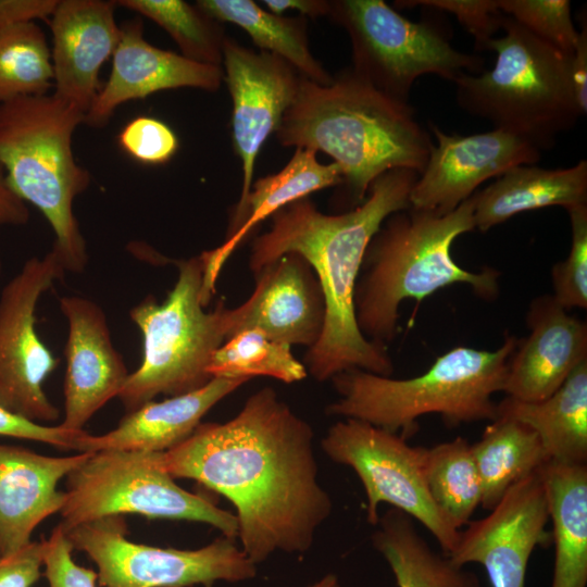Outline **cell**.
I'll use <instances>...</instances> for the list:
<instances>
[{
  "mask_svg": "<svg viewBox=\"0 0 587 587\" xmlns=\"http://www.w3.org/2000/svg\"><path fill=\"white\" fill-rule=\"evenodd\" d=\"M173 478L193 479L236 509L241 550L255 565L275 551L304 553L333 502L319 482L311 425L264 387L224 423L199 424L160 452Z\"/></svg>",
  "mask_w": 587,
  "mask_h": 587,
  "instance_id": "1",
  "label": "cell"
},
{
  "mask_svg": "<svg viewBox=\"0 0 587 587\" xmlns=\"http://www.w3.org/2000/svg\"><path fill=\"white\" fill-rule=\"evenodd\" d=\"M417 177L408 168L388 171L372 183L361 204L340 214L319 211L309 198L297 200L273 214L270 230L252 242L253 274L290 252L300 254L315 273L325 321L304 366L319 382L354 369L386 377L394 371L386 347L369 340L358 326L354 289L370 241L390 214L410 207Z\"/></svg>",
  "mask_w": 587,
  "mask_h": 587,
  "instance_id": "2",
  "label": "cell"
},
{
  "mask_svg": "<svg viewBox=\"0 0 587 587\" xmlns=\"http://www.w3.org/2000/svg\"><path fill=\"white\" fill-rule=\"evenodd\" d=\"M503 14L566 57L575 50L578 34L569 0H498Z\"/></svg>",
  "mask_w": 587,
  "mask_h": 587,
  "instance_id": "35",
  "label": "cell"
},
{
  "mask_svg": "<svg viewBox=\"0 0 587 587\" xmlns=\"http://www.w3.org/2000/svg\"><path fill=\"white\" fill-rule=\"evenodd\" d=\"M196 4L222 24L240 27L260 51L282 58L302 77L320 85L332 83L333 75L311 52L307 17L277 15L252 0H198Z\"/></svg>",
  "mask_w": 587,
  "mask_h": 587,
  "instance_id": "29",
  "label": "cell"
},
{
  "mask_svg": "<svg viewBox=\"0 0 587 587\" xmlns=\"http://www.w3.org/2000/svg\"><path fill=\"white\" fill-rule=\"evenodd\" d=\"M261 3L274 14L284 15L287 11H297L299 16L307 18L327 17L330 10V1L327 0H263Z\"/></svg>",
  "mask_w": 587,
  "mask_h": 587,
  "instance_id": "45",
  "label": "cell"
},
{
  "mask_svg": "<svg viewBox=\"0 0 587 587\" xmlns=\"http://www.w3.org/2000/svg\"><path fill=\"white\" fill-rule=\"evenodd\" d=\"M376 525L373 547L388 563L398 587H482L475 573L435 552L402 511L391 508Z\"/></svg>",
  "mask_w": 587,
  "mask_h": 587,
  "instance_id": "28",
  "label": "cell"
},
{
  "mask_svg": "<svg viewBox=\"0 0 587 587\" xmlns=\"http://www.w3.org/2000/svg\"><path fill=\"white\" fill-rule=\"evenodd\" d=\"M482 484V503L491 510L505 491L549 462L542 445L525 424L498 416L471 445Z\"/></svg>",
  "mask_w": 587,
  "mask_h": 587,
  "instance_id": "30",
  "label": "cell"
},
{
  "mask_svg": "<svg viewBox=\"0 0 587 587\" xmlns=\"http://www.w3.org/2000/svg\"><path fill=\"white\" fill-rule=\"evenodd\" d=\"M27 203L10 187L5 173L0 165V227L21 226L29 221ZM2 263L0 259V274Z\"/></svg>",
  "mask_w": 587,
  "mask_h": 587,
  "instance_id": "44",
  "label": "cell"
},
{
  "mask_svg": "<svg viewBox=\"0 0 587 587\" xmlns=\"http://www.w3.org/2000/svg\"><path fill=\"white\" fill-rule=\"evenodd\" d=\"M397 5L411 8L423 5L453 14L459 23L474 37L476 49L484 50L501 28L503 13L498 0H419L397 1Z\"/></svg>",
  "mask_w": 587,
  "mask_h": 587,
  "instance_id": "38",
  "label": "cell"
},
{
  "mask_svg": "<svg viewBox=\"0 0 587 587\" xmlns=\"http://www.w3.org/2000/svg\"><path fill=\"white\" fill-rule=\"evenodd\" d=\"M117 142L132 159L148 165L168 162L179 147L175 132L166 123L146 115L130 120L121 129Z\"/></svg>",
  "mask_w": 587,
  "mask_h": 587,
  "instance_id": "37",
  "label": "cell"
},
{
  "mask_svg": "<svg viewBox=\"0 0 587 587\" xmlns=\"http://www.w3.org/2000/svg\"><path fill=\"white\" fill-rule=\"evenodd\" d=\"M526 321L529 334L519 339L510 357L502 391L515 400L535 402L555 392L587 360V326L552 295L534 299Z\"/></svg>",
  "mask_w": 587,
  "mask_h": 587,
  "instance_id": "20",
  "label": "cell"
},
{
  "mask_svg": "<svg viewBox=\"0 0 587 587\" xmlns=\"http://www.w3.org/2000/svg\"><path fill=\"white\" fill-rule=\"evenodd\" d=\"M85 114L55 95L0 103V165L13 191L50 224L52 250L65 272L82 273L88 254L73 205L90 185V173L73 153Z\"/></svg>",
  "mask_w": 587,
  "mask_h": 587,
  "instance_id": "6",
  "label": "cell"
},
{
  "mask_svg": "<svg viewBox=\"0 0 587 587\" xmlns=\"http://www.w3.org/2000/svg\"><path fill=\"white\" fill-rule=\"evenodd\" d=\"M307 587H340V584L336 574L327 573Z\"/></svg>",
  "mask_w": 587,
  "mask_h": 587,
  "instance_id": "46",
  "label": "cell"
},
{
  "mask_svg": "<svg viewBox=\"0 0 587 587\" xmlns=\"http://www.w3.org/2000/svg\"><path fill=\"white\" fill-rule=\"evenodd\" d=\"M88 454L47 457L0 444V553L12 554L29 545L35 528L60 512L64 492L58 484Z\"/></svg>",
  "mask_w": 587,
  "mask_h": 587,
  "instance_id": "22",
  "label": "cell"
},
{
  "mask_svg": "<svg viewBox=\"0 0 587 587\" xmlns=\"http://www.w3.org/2000/svg\"><path fill=\"white\" fill-rule=\"evenodd\" d=\"M341 184V171L336 163L322 164L315 151L300 148L279 172L252 183L242 210L230 218L225 242L200 255L203 263L202 304L207 305L215 292L216 279L229 255L260 223L291 202Z\"/></svg>",
  "mask_w": 587,
  "mask_h": 587,
  "instance_id": "24",
  "label": "cell"
},
{
  "mask_svg": "<svg viewBox=\"0 0 587 587\" xmlns=\"http://www.w3.org/2000/svg\"><path fill=\"white\" fill-rule=\"evenodd\" d=\"M324 453L350 466L366 495V520L376 525L378 505L388 503L421 523L448 555L460 530L433 500L425 478V447H413L398 434L370 423L345 419L322 439Z\"/></svg>",
  "mask_w": 587,
  "mask_h": 587,
  "instance_id": "12",
  "label": "cell"
},
{
  "mask_svg": "<svg viewBox=\"0 0 587 587\" xmlns=\"http://www.w3.org/2000/svg\"><path fill=\"white\" fill-rule=\"evenodd\" d=\"M552 524L551 587L587 586V465L547 462L538 470Z\"/></svg>",
  "mask_w": 587,
  "mask_h": 587,
  "instance_id": "27",
  "label": "cell"
},
{
  "mask_svg": "<svg viewBox=\"0 0 587 587\" xmlns=\"http://www.w3.org/2000/svg\"><path fill=\"white\" fill-rule=\"evenodd\" d=\"M59 0H0V30L23 22L49 20Z\"/></svg>",
  "mask_w": 587,
  "mask_h": 587,
  "instance_id": "42",
  "label": "cell"
},
{
  "mask_svg": "<svg viewBox=\"0 0 587 587\" xmlns=\"http://www.w3.org/2000/svg\"><path fill=\"white\" fill-rule=\"evenodd\" d=\"M222 68L232 99V141L242 183L232 217L250 193L254 164L266 139L277 132L294 103L302 76L282 58L254 51L226 36Z\"/></svg>",
  "mask_w": 587,
  "mask_h": 587,
  "instance_id": "14",
  "label": "cell"
},
{
  "mask_svg": "<svg viewBox=\"0 0 587 587\" xmlns=\"http://www.w3.org/2000/svg\"><path fill=\"white\" fill-rule=\"evenodd\" d=\"M83 430H70L61 425L47 426L15 415L0 407V436L27 439L76 450Z\"/></svg>",
  "mask_w": 587,
  "mask_h": 587,
  "instance_id": "40",
  "label": "cell"
},
{
  "mask_svg": "<svg viewBox=\"0 0 587 587\" xmlns=\"http://www.w3.org/2000/svg\"><path fill=\"white\" fill-rule=\"evenodd\" d=\"M504 35L485 50L495 51L491 70L464 74L453 83L459 105L491 122L494 129L521 137L540 151L573 128L582 116L570 75V57L503 15Z\"/></svg>",
  "mask_w": 587,
  "mask_h": 587,
  "instance_id": "7",
  "label": "cell"
},
{
  "mask_svg": "<svg viewBox=\"0 0 587 587\" xmlns=\"http://www.w3.org/2000/svg\"><path fill=\"white\" fill-rule=\"evenodd\" d=\"M521 422L538 436L549 461L587 463V360L579 363L550 397L525 402L505 397L497 417Z\"/></svg>",
  "mask_w": 587,
  "mask_h": 587,
  "instance_id": "26",
  "label": "cell"
},
{
  "mask_svg": "<svg viewBox=\"0 0 587 587\" xmlns=\"http://www.w3.org/2000/svg\"><path fill=\"white\" fill-rule=\"evenodd\" d=\"M248 380L214 377L197 390L160 402L151 400L128 412L114 429L103 435L85 432L78 438L77 451H167L185 441L209 410Z\"/></svg>",
  "mask_w": 587,
  "mask_h": 587,
  "instance_id": "23",
  "label": "cell"
},
{
  "mask_svg": "<svg viewBox=\"0 0 587 587\" xmlns=\"http://www.w3.org/2000/svg\"><path fill=\"white\" fill-rule=\"evenodd\" d=\"M572 89L582 115L587 111V29L578 34L574 52L570 57Z\"/></svg>",
  "mask_w": 587,
  "mask_h": 587,
  "instance_id": "43",
  "label": "cell"
},
{
  "mask_svg": "<svg viewBox=\"0 0 587 587\" xmlns=\"http://www.w3.org/2000/svg\"><path fill=\"white\" fill-rule=\"evenodd\" d=\"M437 139L412 187L410 207L449 213L491 177L512 167L533 165L541 151L527 140L500 129L467 136L447 134L430 123Z\"/></svg>",
  "mask_w": 587,
  "mask_h": 587,
  "instance_id": "16",
  "label": "cell"
},
{
  "mask_svg": "<svg viewBox=\"0 0 587 587\" xmlns=\"http://www.w3.org/2000/svg\"><path fill=\"white\" fill-rule=\"evenodd\" d=\"M47 539L32 541L12 554L0 553V587H32L43 574Z\"/></svg>",
  "mask_w": 587,
  "mask_h": 587,
  "instance_id": "41",
  "label": "cell"
},
{
  "mask_svg": "<svg viewBox=\"0 0 587 587\" xmlns=\"http://www.w3.org/2000/svg\"><path fill=\"white\" fill-rule=\"evenodd\" d=\"M474 195L441 214L409 207L390 214L370 241L354 289V312L362 334L384 345L398 332L399 307L440 288L465 284L491 301L499 292V272L464 270L451 255L453 241L475 228Z\"/></svg>",
  "mask_w": 587,
  "mask_h": 587,
  "instance_id": "4",
  "label": "cell"
},
{
  "mask_svg": "<svg viewBox=\"0 0 587 587\" xmlns=\"http://www.w3.org/2000/svg\"><path fill=\"white\" fill-rule=\"evenodd\" d=\"M425 478L438 508L461 529L482 503V484L471 444L463 437L426 450Z\"/></svg>",
  "mask_w": 587,
  "mask_h": 587,
  "instance_id": "31",
  "label": "cell"
},
{
  "mask_svg": "<svg viewBox=\"0 0 587 587\" xmlns=\"http://www.w3.org/2000/svg\"><path fill=\"white\" fill-rule=\"evenodd\" d=\"M208 373L212 378L270 376L287 384L308 375L290 346L271 339L257 328L243 329L225 340L213 353Z\"/></svg>",
  "mask_w": 587,
  "mask_h": 587,
  "instance_id": "34",
  "label": "cell"
},
{
  "mask_svg": "<svg viewBox=\"0 0 587 587\" xmlns=\"http://www.w3.org/2000/svg\"><path fill=\"white\" fill-rule=\"evenodd\" d=\"M224 82L222 66L202 64L160 49L143 36L139 17L120 26L109 79L85 115V124L103 127L121 104L168 89L218 90Z\"/></svg>",
  "mask_w": 587,
  "mask_h": 587,
  "instance_id": "18",
  "label": "cell"
},
{
  "mask_svg": "<svg viewBox=\"0 0 587 587\" xmlns=\"http://www.w3.org/2000/svg\"><path fill=\"white\" fill-rule=\"evenodd\" d=\"M73 547L58 525L47 539L43 575L49 587H96L97 572L78 565L72 557Z\"/></svg>",
  "mask_w": 587,
  "mask_h": 587,
  "instance_id": "39",
  "label": "cell"
},
{
  "mask_svg": "<svg viewBox=\"0 0 587 587\" xmlns=\"http://www.w3.org/2000/svg\"><path fill=\"white\" fill-rule=\"evenodd\" d=\"M65 270L51 249L28 259L0 294V407L36 423L54 422L60 410L43 390L58 367L35 328L37 303Z\"/></svg>",
  "mask_w": 587,
  "mask_h": 587,
  "instance_id": "13",
  "label": "cell"
},
{
  "mask_svg": "<svg viewBox=\"0 0 587 587\" xmlns=\"http://www.w3.org/2000/svg\"><path fill=\"white\" fill-rule=\"evenodd\" d=\"M115 7V1L59 0L49 18L53 95L85 115L100 90L99 72L118 40Z\"/></svg>",
  "mask_w": 587,
  "mask_h": 587,
  "instance_id": "21",
  "label": "cell"
},
{
  "mask_svg": "<svg viewBox=\"0 0 587 587\" xmlns=\"http://www.w3.org/2000/svg\"><path fill=\"white\" fill-rule=\"evenodd\" d=\"M178 276L162 303L146 297L130 312L142 335V360L118 395L127 413L158 395L197 390L212 377L215 350L232 336L230 309L220 301L207 312L201 301L203 263L199 257L176 262Z\"/></svg>",
  "mask_w": 587,
  "mask_h": 587,
  "instance_id": "8",
  "label": "cell"
},
{
  "mask_svg": "<svg viewBox=\"0 0 587 587\" xmlns=\"http://www.w3.org/2000/svg\"><path fill=\"white\" fill-rule=\"evenodd\" d=\"M115 4L158 24L176 42L183 57L222 66L224 27L197 4L183 0H118Z\"/></svg>",
  "mask_w": 587,
  "mask_h": 587,
  "instance_id": "33",
  "label": "cell"
},
{
  "mask_svg": "<svg viewBox=\"0 0 587 587\" xmlns=\"http://www.w3.org/2000/svg\"><path fill=\"white\" fill-rule=\"evenodd\" d=\"M53 86L51 50L36 22L0 30V103L48 95Z\"/></svg>",
  "mask_w": 587,
  "mask_h": 587,
  "instance_id": "32",
  "label": "cell"
},
{
  "mask_svg": "<svg viewBox=\"0 0 587 587\" xmlns=\"http://www.w3.org/2000/svg\"><path fill=\"white\" fill-rule=\"evenodd\" d=\"M489 511L460 530L447 557L462 567L480 564L491 587H525L533 551L552 542L551 532L546 530L549 509L539 472L512 485Z\"/></svg>",
  "mask_w": 587,
  "mask_h": 587,
  "instance_id": "15",
  "label": "cell"
},
{
  "mask_svg": "<svg viewBox=\"0 0 587 587\" xmlns=\"http://www.w3.org/2000/svg\"><path fill=\"white\" fill-rule=\"evenodd\" d=\"M60 510L67 530L109 515L140 514L149 519L201 522L224 537L238 536L235 514L203 496L180 488L160 463V452L100 450L66 476Z\"/></svg>",
  "mask_w": 587,
  "mask_h": 587,
  "instance_id": "9",
  "label": "cell"
},
{
  "mask_svg": "<svg viewBox=\"0 0 587 587\" xmlns=\"http://www.w3.org/2000/svg\"><path fill=\"white\" fill-rule=\"evenodd\" d=\"M572 243L569 257L552 267V297L565 310L587 308V204L565 209Z\"/></svg>",
  "mask_w": 587,
  "mask_h": 587,
  "instance_id": "36",
  "label": "cell"
},
{
  "mask_svg": "<svg viewBox=\"0 0 587 587\" xmlns=\"http://www.w3.org/2000/svg\"><path fill=\"white\" fill-rule=\"evenodd\" d=\"M68 323L64 347V420L70 430L84 425L108 401L118 397L130 374L114 348L103 310L95 301L78 296L60 299Z\"/></svg>",
  "mask_w": 587,
  "mask_h": 587,
  "instance_id": "17",
  "label": "cell"
},
{
  "mask_svg": "<svg viewBox=\"0 0 587 587\" xmlns=\"http://www.w3.org/2000/svg\"><path fill=\"white\" fill-rule=\"evenodd\" d=\"M414 113L409 102L382 92L349 67L328 85L302 77L274 135L284 147L329 155L359 205L384 173L424 170L434 143Z\"/></svg>",
  "mask_w": 587,
  "mask_h": 587,
  "instance_id": "3",
  "label": "cell"
},
{
  "mask_svg": "<svg viewBox=\"0 0 587 587\" xmlns=\"http://www.w3.org/2000/svg\"><path fill=\"white\" fill-rule=\"evenodd\" d=\"M64 533L73 549L84 551L97 565L102 587L209 586L257 575V565L226 537L195 550L137 544L127 538L124 515L82 523Z\"/></svg>",
  "mask_w": 587,
  "mask_h": 587,
  "instance_id": "11",
  "label": "cell"
},
{
  "mask_svg": "<svg viewBox=\"0 0 587 587\" xmlns=\"http://www.w3.org/2000/svg\"><path fill=\"white\" fill-rule=\"evenodd\" d=\"M254 277L250 298L230 309L232 336L257 328L290 347H313L323 330L325 302L310 264L298 253H285Z\"/></svg>",
  "mask_w": 587,
  "mask_h": 587,
  "instance_id": "19",
  "label": "cell"
},
{
  "mask_svg": "<svg viewBox=\"0 0 587 587\" xmlns=\"http://www.w3.org/2000/svg\"><path fill=\"white\" fill-rule=\"evenodd\" d=\"M327 17L349 35L351 70L395 99L409 102L423 75L454 82L482 71L483 60L454 49L434 23L410 21L383 0H334Z\"/></svg>",
  "mask_w": 587,
  "mask_h": 587,
  "instance_id": "10",
  "label": "cell"
},
{
  "mask_svg": "<svg viewBox=\"0 0 587 587\" xmlns=\"http://www.w3.org/2000/svg\"><path fill=\"white\" fill-rule=\"evenodd\" d=\"M519 339L508 335L494 351L458 346L423 374L395 379L362 370L335 375L339 395L328 415L355 419L408 439L417 419L439 414L448 426L497 419L496 392L502 391L510 357Z\"/></svg>",
  "mask_w": 587,
  "mask_h": 587,
  "instance_id": "5",
  "label": "cell"
},
{
  "mask_svg": "<svg viewBox=\"0 0 587 587\" xmlns=\"http://www.w3.org/2000/svg\"><path fill=\"white\" fill-rule=\"evenodd\" d=\"M475 228L487 232L520 213L560 205L587 204V162L567 168L519 165L474 193Z\"/></svg>",
  "mask_w": 587,
  "mask_h": 587,
  "instance_id": "25",
  "label": "cell"
}]
</instances>
